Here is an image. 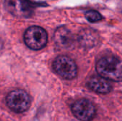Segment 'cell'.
<instances>
[{
  "label": "cell",
  "instance_id": "cell-1",
  "mask_svg": "<svg viewBox=\"0 0 122 121\" xmlns=\"http://www.w3.org/2000/svg\"><path fill=\"white\" fill-rule=\"evenodd\" d=\"M99 76L107 80L119 82L122 81V63L114 56H105L99 60L96 66Z\"/></svg>",
  "mask_w": 122,
  "mask_h": 121
},
{
  "label": "cell",
  "instance_id": "cell-2",
  "mask_svg": "<svg viewBox=\"0 0 122 121\" xmlns=\"http://www.w3.org/2000/svg\"><path fill=\"white\" fill-rule=\"evenodd\" d=\"M46 31L40 26H33L26 29L24 33V42L32 50H40L47 43Z\"/></svg>",
  "mask_w": 122,
  "mask_h": 121
},
{
  "label": "cell",
  "instance_id": "cell-3",
  "mask_svg": "<svg viewBox=\"0 0 122 121\" xmlns=\"http://www.w3.org/2000/svg\"><path fill=\"white\" fill-rule=\"evenodd\" d=\"M6 104L13 111L23 113L27 111L31 105V99L29 94L21 89L11 91L6 96Z\"/></svg>",
  "mask_w": 122,
  "mask_h": 121
},
{
  "label": "cell",
  "instance_id": "cell-4",
  "mask_svg": "<svg viewBox=\"0 0 122 121\" xmlns=\"http://www.w3.org/2000/svg\"><path fill=\"white\" fill-rule=\"evenodd\" d=\"M55 72L64 79L71 80L77 75V66L71 58L66 56H60L55 58L53 63Z\"/></svg>",
  "mask_w": 122,
  "mask_h": 121
},
{
  "label": "cell",
  "instance_id": "cell-5",
  "mask_svg": "<svg viewBox=\"0 0 122 121\" xmlns=\"http://www.w3.org/2000/svg\"><path fill=\"white\" fill-rule=\"evenodd\" d=\"M74 116L81 121H90L95 116V107L94 104L87 99L76 101L71 106Z\"/></svg>",
  "mask_w": 122,
  "mask_h": 121
},
{
  "label": "cell",
  "instance_id": "cell-6",
  "mask_svg": "<svg viewBox=\"0 0 122 121\" xmlns=\"http://www.w3.org/2000/svg\"><path fill=\"white\" fill-rule=\"evenodd\" d=\"M54 41L61 48L71 49L74 46L75 39L71 31L65 26L59 27L54 32Z\"/></svg>",
  "mask_w": 122,
  "mask_h": 121
},
{
  "label": "cell",
  "instance_id": "cell-7",
  "mask_svg": "<svg viewBox=\"0 0 122 121\" xmlns=\"http://www.w3.org/2000/svg\"><path fill=\"white\" fill-rule=\"evenodd\" d=\"M5 7L13 15L19 17H29L32 12L30 6L24 0H6Z\"/></svg>",
  "mask_w": 122,
  "mask_h": 121
},
{
  "label": "cell",
  "instance_id": "cell-8",
  "mask_svg": "<svg viewBox=\"0 0 122 121\" xmlns=\"http://www.w3.org/2000/svg\"><path fill=\"white\" fill-rule=\"evenodd\" d=\"M87 86L93 91L102 94L108 93L112 90V86L107 80L101 76L91 78L88 81Z\"/></svg>",
  "mask_w": 122,
  "mask_h": 121
},
{
  "label": "cell",
  "instance_id": "cell-9",
  "mask_svg": "<svg viewBox=\"0 0 122 121\" xmlns=\"http://www.w3.org/2000/svg\"><path fill=\"white\" fill-rule=\"evenodd\" d=\"M99 36L96 31L92 29H85L82 30L79 35V41L80 44L85 48H92L98 43Z\"/></svg>",
  "mask_w": 122,
  "mask_h": 121
},
{
  "label": "cell",
  "instance_id": "cell-10",
  "mask_svg": "<svg viewBox=\"0 0 122 121\" xmlns=\"http://www.w3.org/2000/svg\"><path fill=\"white\" fill-rule=\"evenodd\" d=\"M85 16L89 21L92 22V23L98 22V21H101L102 19V15L98 11H97L95 10H89V11H86L85 14Z\"/></svg>",
  "mask_w": 122,
  "mask_h": 121
},
{
  "label": "cell",
  "instance_id": "cell-11",
  "mask_svg": "<svg viewBox=\"0 0 122 121\" xmlns=\"http://www.w3.org/2000/svg\"><path fill=\"white\" fill-rule=\"evenodd\" d=\"M1 47H2V43H1V41L0 40V50L1 49Z\"/></svg>",
  "mask_w": 122,
  "mask_h": 121
}]
</instances>
